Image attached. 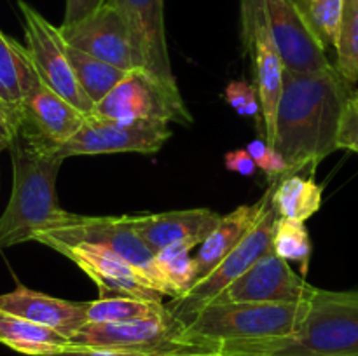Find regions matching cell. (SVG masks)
Returning <instances> with one entry per match:
<instances>
[{"mask_svg":"<svg viewBox=\"0 0 358 356\" xmlns=\"http://www.w3.org/2000/svg\"><path fill=\"white\" fill-rule=\"evenodd\" d=\"M37 80L27 47L0 30V105L20 112L24 96Z\"/></svg>","mask_w":358,"mask_h":356,"instance_id":"obj_22","label":"cell"},{"mask_svg":"<svg viewBox=\"0 0 358 356\" xmlns=\"http://www.w3.org/2000/svg\"><path fill=\"white\" fill-rule=\"evenodd\" d=\"M247 150L254 157L257 168H261L271 181L282 180L290 175L289 164L266 140H254L252 143H248Z\"/></svg>","mask_w":358,"mask_h":356,"instance_id":"obj_30","label":"cell"},{"mask_svg":"<svg viewBox=\"0 0 358 356\" xmlns=\"http://www.w3.org/2000/svg\"><path fill=\"white\" fill-rule=\"evenodd\" d=\"M55 356H149L140 351H126V349H107V348H73L70 346L66 351Z\"/></svg>","mask_w":358,"mask_h":356,"instance_id":"obj_36","label":"cell"},{"mask_svg":"<svg viewBox=\"0 0 358 356\" xmlns=\"http://www.w3.org/2000/svg\"><path fill=\"white\" fill-rule=\"evenodd\" d=\"M352 94V84L336 66L318 73L285 70L271 147L289 164L290 175L313 177L318 164L339 150V131Z\"/></svg>","mask_w":358,"mask_h":356,"instance_id":"obj_1","label":"cell"},{"mask_svg":"<svg viewBox=\"0 0 358 356\" xmlns=\"http://www.w3.org/2000/svg\"><path fill=\"white\" fill-rule=\"evenodd\" d=\"M336 68L350 84L358 82V0H343Z\"/></svg>","mask_w":358,"mask_h":356,"instance_id":"obj_28","label":"cell"},{"mask_svg":"<svg viewBox=\"0 0 358 356\" xmlns=\"http://www.w3.org/2000/svg\"><path fill=\"white\" fill-rule=\"evenodd\" d=\"M264 6L285 70L318 73L334 66L325 54V45L308 27L294 0H264Z\"/></svg>","mask_w":358,"mask_h":356,"instance_id":"obj_16","label":"cell"},{"mask_svg":"<svg viewBox=\"0 0 358 356\" xmlns=\"http://www.w3.org/2000/svg\"><path fill=\"white\" fill-rule=\"evenodd\" d=\"M250 356H358V290H320L299 330Z\"/></svg>","mask_w":358,"mask_h":356,"instance_id":"obj_4","label":"cell"},{"mask_svg":"<svg viewBox=\"0 0 358 356\" xmlns=\"http://www.w3.org/2000/svg\"><path fill=\"white\" fill-rule=\"evenodd\" d=\"M273 198V195H271ZM278 212L273 206L271 199L266 205L264 212L254 223L250 232L240 241L238 246H234L226 257L222 258L219 265L213 269L210 274L199 279L187 295L180 299H171L168 304V309L175 314L180 321L187 323L194 314H198L203 307L215 302L220 293L227 288L233 281L245 274L252 265L257 264L264 255L273 251L271 241L273 232H275L276 220H278Z\"/></svg>","mask_w":358,"mask_h":356,"instance_id":"obj_7","label":"cell"},{"mask_svg":"<svg viewBox=\"0 0 358 356\" xmlns=\"http://www.w3.org/2000/svg\"><path fill=\"white\" fill-rule=\"evenodd\" d=\"M121 10L131 31L136 66L170 89L178 91L168 56L164 31V0H107Z\"/></svg>","mask_w":358,"mask_h":356,"instance_id":"obj_13","label":"cell"},{"mask_svg":"<svg viewBox=\"0 0 358 356\" xmlns=\"http://www.w3.org/2000/svg\"><path fill=\"white\" fill-rule=\"evenodd\" d=\"M271 246L280 258L287 262H297L301 265L303 274H308L313 244H311L310 232H308V227L304 225V222L278 216L275 232H273Z\"/></svg>","mask_w":358,"mask_h":356,"instance_id":"obj_27","label":"cell"},{"mask_svg":"<svg viewBox=\"0 0 358 356\" xmlns=\"http://www.w3.org/2000/svg\"><path fill=\"white\" fill-rule=\"evenodd\" d=\"M0 344L28 356H55L70 348V339L27 318L0 311Z\"/></svg>","mask_w":358,"mask_h":356,"instance_id":"obj_21","label":"cell"},{"mask_svg":"<svg viewBox=\"0 0 358 356\" xmlns=\"http://www.w3.org/2000/svg\"><path fill=\"white\" fill-rule=\"evenodd\" d=\"M317 292V286L297 276L289 262L269 251L241 278L231 283L215 302L304 304L311 302Z\"/></svg>","mask_w":358,"mask_h":356,"instance_id":"obj_11","label":"cell"},{"mask_svg":"<svg viewBox=\"0 0 358 356\" xmlns=\"http://www.w3.org/2000/svg\"><path fill=\"white\" fill-rule=\"evenodd\" d=\"M13 191L0 215V250L34 241L41 230L58 222L66 209L58 202L56 178L63 159L56 150L16 133L9 147Z\"/></svg>","mask_w":358,"mask_h":356,"instance_id":"obj_3","label":"cell"},{"mask_svg":"<svg viewBox=\"0 0 358 356\" xmlns=\"http://www.w3.org/2000/svg\"><path fill=\"white\" fill-rule=\"evenodd\" d=\"M86 304L87 323H122V321L159 318L170 313L163 300L136 297H100Z\"/></svg>","mask_w":358,"mask_h":356,"instance_id":"obj_24","label":"cell"},{"mask_svg":"<svg viewBox=\"0 0 358 356\" xmlns=\"http://www.w3.org/2000/svg\"><path fill=\"white\" fill-rule=\"evenodd\" d=\"M171 129L159 122H121L87 115L79 131L58 149L66 159L72 156L138 152L154 154L168 142Z\"/></svg>","mask_w":358,"mask_h":356,"instance_id":"obj_10","label":"cell"},{"mask_svg":"<svg viewBox=\"0 0 358 356\" xmlns=\"http://www.w3.org/2000/svg\"><path fill=\"white\" fill-rule=\"evenodd\" d=\"M273 191H275V181H271L268 191L257 202L238 206L229 215L222 216L215 230L199 244L198 253L194 255L196 283L205 278L206 274H210L222 262V258L250 232V229L271 199Z\"/></svg>","mask_w":358,"mask_h":356,"instance_id":"obj_20","label":"cell"},{"mask_svg":"<svg viewBox=\"0 0 358 356\" xmlns=\"http://www.w3.org/2000/svg\"><path fill=\"white\" fill-rule=\"evenodd\" d=\"M20 9L24 21L27 51L38 79L55 93L90 115L94 103L90 100L77 80L72 61L69 58V45L62 30L49 23L38 10L20 0Z\"/></svg>","mask_w":358,"mask_h":356,"instance_id":"obj_9","label":"cell"},{"mask_svg":"<svg viewBox=\"0 0 358 356\" xmlns=\"http://www.w3.org/2000/svg\"><path fill=\"white\" fill-rule=\"evenodd\" d=\"M34 241L49 248L58 244H100L138 269L161 295L173 299V293L156 264V255L131 227V215L90 216L66 212L58 222L41 230Z\"/></svg>","mask_w":358,"mask_h":356,"instance_id":"obj_5","label":"cell"},{"mask_svg":"<svg viewBox=\"0 0 358 356\" xmlns=\"http://www.w3.org/2000/svg\"><path fill=\"white\" fill-rule=\"evenodd\" d=\"M310 302H212L185 323L184 337L198 353L250 356L299 330Z\"/></svg>","mask_w":358,"mask_h":356,"instance_id":"obj_2","label":"cell"},{"mask_svg":"<svg viewBox=\"0 0 358 356\" xmlns=\"http://www.w3.org/2000/svg\"><path fill=\"white\" fill-rule=\"evenodd\" d=\"M107 0H66L65 20L62 27H70L100 9Z\"/></svg>","mask_w":358,"mask_h":356,"instance_id":"obj_33","label":"cell"},{"mask_svg":"<svg viewBox=\"0 0 358 356\" xmlns=\"http://www.w3.org/2000/svg\"><path fill=\"white\" fill-rule=\"evenodd\" d=\"M338 147L339 150H352L358 154V114L353 110L352 105H348L345 117H343Z\"/></svg>","mask_w":358,"mask_h":356,"instance_id":"obj_32","label":"cell"},{"mask_svg":"<svg viewBox=\"0 0 358 356\" xmlns=\"http://www.w3.org/2000/svg\"><path fill=\"white\" fill-rule=\"evenodd\" d=\"M65 255L98 286L100 297H136L163 300V295L150 285L145 276L128 260L100 244H58L52 248Z\"/></svg>","mask_w":358,"mask_h":356,"instance_id":"obj_15","label":"cell"},{"mask_svg":"<svg viewBox=\"0 0 358 356\" xmlns=\"http://www.w3.org/2000/svg\"><path fill=\"white\" fill-rule=\"evenodd\" d=\"M90 115L121 122H192L180 91L170 89L142 68L128 72L103 100L94 103Z\"/></svg>","mask_w":358,"mask_h":356,"instance_id":"obj_6","label":"cell"},{"mask_svg":"<svg viewBox=\"0 0 358 356\" xmlns=\"http://www.w3.org/2000/svg\"><path fill=\"white\" fill-rule=\"evenodd\" d=\"M192 244L177 243L156 253V264L170 286L173 299L187 295L196 285V262L191 257Z\"/></svg>","mask_w":358,"mask_h":356,"instance_id":"obj_26","label":"cell"},{"mask_svg":"<svg viewBox=\"0 0 358 356\" xmlns=\"http://www.w3.org/2000/svg\"><path fill=\"white\" fill-rule=\"evenodd\" d=\"M226 100L240 115H257L261 112L257 86L243 80H233L226 87Z\"/></svg>","mask_w":358,"mask_h":356,"instance_id":"obj_31","label":"cell"},{"mask_svg":"<svg viewBox=\"0 0 358 356\" xmlns=\"http://www.w3.org/2000/svg\"><path fill=\"white\" fill-rule=\"evenodd\" d=\"M17 129H20V112L0 105V152L9 150Z\"/></svg>","mask_w":358,"mask_h":356,"instance_id":"obj_35","label":"cell"},{"mask_svg":"<svg viewBox=\"0 0 358 356\" xmlns=\"http://www.w3.org/2000/svg\"><path fill=\"white\" fill-rule=\"evenodd\" d=\"M224 163H226L227 170L241 175V177H252L257 171V164L247 149H236L227 152L224 156Z\"/></svg>","mask_w":358,"mask_h":356,"instance_id":"obj_34","label":"cell"},{"mask_svg":"<svg viewBox=\"0 0 358 356\" xmlns=\"http://www.w3.org/2000/svg\"><path fill=\"white\" fill-rule=\"evenodd\" d=\"M222 215L208 208L131 215V227L154 255L177 243L199 246L219 225Z\"/></svg>","mask_w":358,"mask_h":356,"instance_id":"obj_18","label":"cell"},{"mask_svg":"<svg viewBox=\"0 0 358 356\" xmlns=\"http://www.w3.org/2000/svg\"><path fill=\"white\" fill-rule=\"evenodd\" d=\"M350 105H352L353 110H355L357 114H358V89H357V91H353L352 98H350Z\"/></svg>","mask_w":358,"mask_h":356,"instance_id":"obj_38","label":"cell"},{"mask_svg":"<svg viewBox=\"0 0 358 356\" xmlns=\"http://www.w3.org/2000/svg\"><path fill=\"white\" fill-rule=\"evenodd\" d=\"M87 115L45 86L41 79L31 86L20 107V133L30 142L56 150L80 129Z\"/></svg>","mask_w":358,"mask_h":356,"instance_id":"obj_14","label":"cell"},{"mask_svg":"<svg viewBox=\"0 0 358 356\" xmlns=\"http://www.w3.org/2000/svg\"><path fill=\"white\" fill-rule=\"evenodd\" d=\"M185 323L173 313L122 323H86L72 339L73 348H107L140 351L149 356L198 353L184 337Z\"/></svg>","mask_w":358,"mask_h":356,"instance_id":"obj_8","label":"cell"},{"mask_svg":"<svg viewBox=\"0 0 358 356\" xmlns=\"http://www.w3.org/2000/svg\"><path fill=\"white\" fill-rule=\"evenodd\" d=\"M164 356H226V355H215V353H185V355H164Z\"/></svg>","mask_w":358,"mask_h":356,"instance_id":"obj_37","label":"cell"},{"mask_svg":"<svg viewBox=\"0 0 358 356\" xmlns=\"http://www.w3.org/2000/svg\"><path fill=\"white\" fill-rule=\"evenodd\" d=\"M248 13V30L252 31V44L255 56V86L261 100V117L264 124V140L273 145L275 121L280 98L283 91L285 66L280 58L278 47L269 27L264 0H243Z\"/></svg>","mask_w":358,"mask_h":356,"instance_id":"obj_17","label":"cell"},{"mask_svg":"<svg viewBox=\"0 0 358 356\" xmlns=\"http://www.w3.org/2000/svg\"><path fill=\"white\" fill-rule=\"evenodd\" d=\"M0 311L27 318L72 339L87 323L86 304L56 299L17 285L13 292L0 295Z\"/></svg>","mask_w":358,"mask_h":356,"instance_id":"obj_19","label":"cell"},{"mask_svg":"<svg viewBox=\"0 0 358 356\" xmlns=\"http://www.w3.org/2000/svg\"><path fill=\"white\" fill-rule=\"evenodd\" d=\"M308 27L318 40L327 47L338 44L339 27L343 16V0H294Z\"/></svg>","mask_w":358,"mask_h":356,"instance_id":"obj_29","label":"cell"},{"mask_svg":"<svg viewBox=\"0 0 358 356\" xmlns=\"http://www.w3.org/2000/svg\"><path fill=\"white\" fill-rule=\"evenodd\" d=\"M322 199V187L313 180V177L289 175L275 181L271 202L283 218L306 222L320 209Z\"/></svg>","mask_w":358,"mask_h":356,"instance_id":"obj_23","label":"cell"},{"mask_svg":"<svg viewBox=\"0 0 358 356\" xmlns=\"http://www.w3.org/2000/svg\"><path fill=\"white\" fill-rule=\"evenodd\" d=\"M69 58L72 61L73 72H76L80 87H83L84 93L90 96L93 103L103 100L128 75L126 70L117 68V66L110 65V63L101 61V59L90 56L87 52L79 51L76 47H70V45Z\"/></svg>","mask_w":358,"mask_h":356,"instance_id":"obj_25","label":"cell"},{"mask_svg":"<svg viewBox=\"0 0 358 356\" xmlns=\"http://www.w3.org/2000/svg\"><path fill=\"white\" fill-rule=\"evenodd\" d=\"M70 47L87 52L117 68L131 72L136 66L131 31L121 10L103 3L98 10L70 27H59Z\"/></svg>","mask_w":358,"mask_h":356,"instance_id":"obj_12","label":"cell"}]
</instances>
